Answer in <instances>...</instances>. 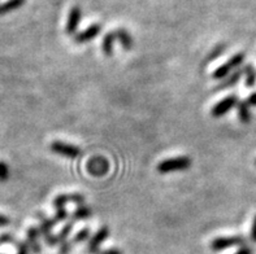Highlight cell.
<instances>
[{
	"label": "cell",
	"mask_w": 256,
	"mask_h": 254,
	"mask_svg": "<svg viewBox=\"0 0 256 254\" xmlns=\"http://www.w3.org/2000/svg\"><path fill=\"white\" fill-rule=\"evenodd\" d=\"M26 239H28V243L26 244L29 245L30 251L34 254H40L42 253V247L39 244V230L34 226H30L28 231H26Z\"/></svg>",
	"instance_id": "8fae6325"
},
{
	"label": "cell",
	"mask_w": 256,
	"mask_h": 254,
	"mask_svg": "<svg viewBox=\"0 0 256 254\" xmlns=\"http://www.w3.org/2000/svg\"><path fill=\"white\" fill-rule=\"evenodd\" d=\"M238 117H240L242 123H250L251 122V106L248 105L247 101H238Z\"/></svg>",
	"instance_id": "5bb4252c"
},
{
	"label": "cell",
	"mask_w": 256,
	"mask_h": 254,
	"mask_svg": "<svg viewBox=\"0 0 256 254\" xmlns=\"http://www.w3.org/2000/svg\"><path fill=\"white\" fill-rule=\"evenodd\" d=\"M108 236H110L108 226H102L100 229L96 231V234L90 239V242H88V253L96 254L99 252V247L107 240Z\"/></svg>",
	"instance_id": "52a82bcc"
},
{
	"label": "cell",
	"mask_w": 256,
	"mask_h": 254,
	"mask_svg": "<svg viewBox=\"0 0 256 254\" xmlns=\"http://www.w3.org/2000/svg\"><path fill=\"white\" fill-rule=\"evenodd\" d=\"M224 44H221V45H218V48H214V52H212L211 55H210V58H208V60H214V58H216V57H218V56L220 55H222V52H224Z\"/></svg>",
	"instance_id": "484cf974"
},
{
	"label": "cell",
	"mask_w": 256,
	"mask_h": 254,
	"mask_svg": "<svg viewBox=\"0 0 256 254\" xmlns=\"http://www.w3.org/2000/svg\"><path fill=\"white\" fill-rule=\"evenodd\" d=\"M251 240L254 243H256V217L254 219V223H252V229H251Z\"/></svg>",
	"instance_id": "4dcf8cb0"
},
{
	"label": "cell",
	"mask_w": 256,
	"mask_h": 254,
	"mask_svg": "<svg viewBox=\"0 0 256 254\" xmlns=\"http://www.w3.org/2000/svg\"><path fill=\"white\" fill-rule=\"evenodd\" d=\"M82 17V10L78 5L72 6L70 10H69L68 19H66V26H65V31L68 35H73L76 34L78 29V25L81 22Z\"/></svg>",
	"instance_id": "9c48e42d"
},
{
	"label": "cell",
	"mask_w": 256,
	"mask_h": 254,
	"mask_svg": "<svg viewBox=\"0 0 256 254\" xmlns=\"http://www.w3.org/2000/svg\"><path fill=\"white\" fill-rule=\"evenodd\" d=\"M255 165H256V160H255Z\"/></svg>",
	"instance_id": "1f68e13d"
},
{
	"label": "cell",
	"mask_w": 256,
	"mask_h": 254,
	"mask_svg": "<svg viewBox=\"0 0 256 254\" xmlns=\"http://www.w3.org/2000/svg\"><path fill=\"white\" fill-rule=\"evenodd\" d=\"M244 57H246L244 53H237V55H234L229 61H226L225 64L218 66V68L212 73V78H214V79H222V78H226L228 75H230V71H233L234 69H237L238 66L242 65V62L244 61Z\"/></svg>",
	"instance_id": "7a4b0ae2"
},
{
	"label": "cell",
	"mask_w": 256,
	"mask_h": 254,
	"mask_svg": "<svg viewBox=\"0 0 256 254\" xmlns=\"http://www.w3.org/2000/svg\"><path fill=\"white\" fill-rule=\"evenodd\" d=\"M234 254H252V249L250 247H242L238 252H236Z\"/></svg>",
	"instance_id": "f546056e"
},
{
	"label": "cell",
	"mask_w": 256,
	"mask_h": 254,
	"mask_svg": "<svg viewBox=\"0 0 256 254\" xmlns=\"http://www.w3.org/2000/svg\"><path fill=\"white\" fill-rule=\"evenodd\" d=\"M10 223V219L6 217L4 214H0V227H6Z\"/></svg>",
	"instance_id": "83f0119b"
},
{
	"label": "cell",
	"mask_w": 256,
	"mask_h": 254,
	"mask_svg": "<svg viewBox=\"0 0 256 254\" xmlns=\"http://www.w3.org/2000/svg\"><path fill=\"white\" fill-rule=\"evenodd\" d=\"M244 83L246 87H254L256 83V70L252 65L248 64L246 65V68L244 69Z\"/></svg>",
	"instance_id": "ac0fdd59"
},
{
	"label": "cell",
	"mask_w": 256,
	"mask_h": 254,
	"mask_svg": "<svg viewBox=\"0 0 256 254\" xmlns=\"http://www.w3.org/2000/svg\"><path fill=\"white\" fill-rule=\"evenodd\" d=\"M88 238H90V230L84 229V230H81V231L78 232L77 235L74 236V239H73L72 242H73V244H80V243L86 242Z\"/></svg>",
	"instance_id": "ffe728a7"
},
{
	"label": "cell",
	"mask_w": 256,
	"mask_h": 254,
	"mask_svg": "<svg viewBox=\"0 0 256 254\" xmlns=\"http://www.w3.org/2000/svg\"><path fill=\"white\" fill-rule=\"evenodd\" d=\"M17 247V253L16 254H29V245L24 242H16L14 243Z\"/></svg>",
	"instance_id": "603a6c76"
},
{
	"label": "cell",
	"mask_w": 256,
	"mask_h": 254,
	"mask_svg": "<svg viewBox=\"0 0 256 254\" xmlns=\"http://www.w3.org/2000/svg\"><path fill=\"white\" fill-rule=\"evenodd\" d=\"M10 243H13V244L16 243V240H14L12 234H2V235H0V245L10 244Z\"/></svg>",
	"instance_id": "d4e9b609"
},
{
	"label": "cell",
	"mask_w": 256,
	"mask_h": 254,
	"mask_svg": "<svg viewBox=\"0 0 256 254\" xmlns=\"http://www.w3.org/2000/svg\"><path fill=\"white\" fill-rule=\"evenodd\" d=\"M192 166V160L188 157H174V158H166L159 162L158 165V171L162 174L173 173V171H182L188 170Z\"/></svg>",
	"instance_id": "6da1fadb"
},
{
	"label": "cell",
	"mask_w": 256,
	"mask_h": 254,
	"mask_svg": "<svg viewBox=\"0 0 256 254\" xmlns=\"http://www.w3.org/2000/svg\"><path fill=\"white\" fill-rule=\"evenodd\" d=\"M91 214H92V212H91L90 208L82 204V205H78L77 209L73 212L72 218H73V221H86V219L90 218Z\"/></svg>",
	"instance_id": "e0dca14e"
},
{
	"label": "cell",
	"mask_w": 256,
	"mask_h": 254,
	"mask_svg": "<svg viewBox=\"0 0 256 254\" xmlns=\"http://www.w3.org/2000/svg\"><path fill=\"white\" fill-rule=\"evenodd\" d=\"M114 34H116V39L120 42V44L122 45L124 49L130 51V49L133 48V38H132V35L126 31V29L118 27V29L114 31Z\"/></svg>",
	"instance_id": "4fadbf2b"
},
{
	"label": "cell",
	"mask_w": 256,
	"mask_h": 254,
	"mask_svg": "<svg viewBox=\"0 0 256 254\" xmlns=\"http://www.w3.org/2000/svg\"><path fill=\"white\" fill-rule=\"evenodd\" d=\"M116 34L114 31L107 32L103 38V42H102V49H103V53L106 56H112L114 55V43H116Z\"/></svg>",
	"instance_id": "7c38bea8"
},
{
	"label": "cell",
	"mask_w": 256,
	"mask_h": 254,
	"mask_svg": "<svg viewBox=\"0 0 256 254\" xmlns=\"http://www.w3.org/2000/svg\"><path fill=\"white\" fill-rule=\"evenodd\" d=\"M247 103H248V105L250 106H256V92H252L248 96V99L246 100Z\"/></svg>",
	"instance_id": "f1b7e54d"
},
{
	"label": "cell",
	"mask_w": 256,
	"mask_h": 254,
	"mask_svg": "<svg viewBox=\"0 0 256 254\" xmlns=\"http://www.w3.org/2000/svg\"><path fill=\"white\" fill-rule=\"evenodd\" d=\"M50 149L52 152H55L56 155L66 158H77L78 156L81 155V149L78 148V147L68 144V143L58 142V140L52 142L51 145H50Z\"/></svg>",
	"instance_id": "5b68a950"
},
{
	"label": "cell",
	"mask_w": 256,
	"mask_h": 254,
	"mask_svg": "<svg viewBox=\"0 0 256 254\" xmlns=\"http://www.w3.org/2000/svg\"><path fill=\"white\" fill-rule=\"evenodd\" d=\"M96 254H122V252L117 248H110V249H106V251H99Z\"/></svg>",
	"instance_id": "4316f807"
},
{
	"label": "cell",
	"mask_w": 256,
	"mask_h": 254,
	"mask_svg": "<svg viewBox=\"0 0 256 254\" xmlns=\"http://www.w3.org/2000/svg\"><path fill=\"white\" fill-rule=\"evenodd\" d=\"M25 3L26 0H6L3 4H0V16L18 9V8H21Z\"/></svg>",
	"instance_id": "9a60e30c"
},
{
	"label": "cell",
	"mask_w": 256,
	"mask_h": 254,
	"mask_svg": "<svg viewBox=\"0 0 256 254\" xmlns=\"http://www.w3.org/2000/svg\"><path fill=\"white\" fill-rule=\"evenodd\" d=\"M68 218V212H66V209L65 208H60V209H56V213H55V222H62V221H65V219Z\"/></svg>",
	"instance_id": "7402d4cb"
},
{
	"label": "cell",
	"mask_w": 256,
	"mask_h": 254,
	"mask_svg": "<svg viewBox=\"0 0 256 254\" xmlns=\"http://www.w3.org/2000/svg\"><path fill=\"white\" fill-rule=\"evenodd\" d=\"M242 75H244V70L234 71L233 74L228 75L226 79L218 87V90H224V88H230V87L236 86L238 83V81L242 78Z\"/></svg>",
	"instance_id": "2e32d148"
},
{
	"label": "cell",
	"mask_w": 256,
	"mask_h": 254,
	"mask_svg": "<svg viewBox=\"0 0 256 254\" xmlns=\"http://www.w3.org/2000/svg\"><path fill=\"white\" fill-rule=\"evenodd\" d=\"M238 97L236 95H230V96L224 97L222 100H220L218 104H214V108L211 109V116L214 118H220V117L225 116L229 110H232L234 106L238 104Z\"/></svg>",
	"instance_id": "8992f818"
},
{
	"label": "cell",
	"mask_w": 256,
	"mask_h": 254,
	"mask_svg": "<svg viewBox=\"0 0 256 254\" xmlns=\"http://www.w3.org/2000/svg\"><path fill=\"white\" fill-rule=\"evenodd\" d=\"M72 230H73V222H68L66 225L64 226L62 229V231L58 232V242L60 243V244H62V243L65 242H68L66 239L69 238V235H70V232Z\"/></svg>",
	"instance_id": "d6986e66"
},
{
	"label": "cell",
	"mask_w": 256,
	"mask_h": 254,
	"mask_svg": "<svg viewBox=\"0 0 256 254\" xmlns=\"http://www.w3.org/2000/svg\"><path fill=\"white\" fill-rule=\"evenodd\" d=\"M10 179V168L4 161H0V182H6Z\"/></svg>",
	"instance_id": "44dd1931"
},
{
	"label": "cell",
	"mask_w": 256,
	"mask_h": 254,
	"mask_svg": "<svg viewBox=\"0 0 256 254\" xmlns=\"http://www.w3.org/2000/svg\"><path fill=\"white\" fill-rule=\"evenodd\" d=\"M73 242H65L60 245V248H58V254H68L70 252L72 247H73Z\"/></svg>",
	"instance_id": "cb8c5ba5"
},
{
	"label": "cell",
	"mask_w": 256,
	"mask_h": 254,
	"mask_svg": "<svg viewBox=\"0 0 256 254\" xmlns=\"http://www.w3.org/2000/svg\"><path fill=\"white\" fill-rule=\"evenodd\" d=\"M38 218H39V222H40L38 229L39 234H42L46 244L50 245V247H55L56 244H58V236L52 235V229H54L56 225L55 219L47 218V217L43 216V214H39Z\"/></svg>",
	"instance_id": "3957f363"
},
{
	"label": "cell",
	"mask_w": 256,
	"mask_h": 254,
	"mask_svg": "<svg viewBox=\"0 0 256 254\" xmlns=\"http://www.w3.org/2000/svg\"><path fill=\"white\" fill-rule=\"evenodd\" d=\"M68 203H74L78 205H82L84 203V196L81 193H60L54 199L52 204L55 206V209L64 208Z\"/></svg>",
	"instance_id": "ba28073f"
},
{
	"label": "cell",
	"mask_w": 256,
	"mask_h": 254,
	"mask_svg": "<svg viewBox=\"0 0 256 254\" xmlns=\"http://www.w3.org/2000/svg\"><path fill=\"white\" fill-rule=\"evenodd\" d=\"M100 30H102V26L99 25V23H92V25L88 26L86 30H84V31H81V32H78L74 38L76 43L81 44V43L90 42V40H92V39L96 38V36L99 35Z\"/></svg>",
	"instance_id": "30bf717a"
},
{
	"label": "cell",
	"mask_w": 256,
	"mask_h": 254,
	"mask_svg": "<svg viewBox=\"0 0 256 254\" xmlns=\"http://www.w3.org/2000/svg\"><path fill=\"white\" fill-rule=\"evenodd\" d=\"M244 244V236H222V238H216L211 242V249L214 252H222L225 249L238 247V245Z\"/></svg>",
	"instance_id": "277c9868"
}]
</instances>
